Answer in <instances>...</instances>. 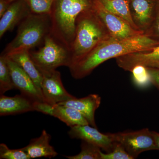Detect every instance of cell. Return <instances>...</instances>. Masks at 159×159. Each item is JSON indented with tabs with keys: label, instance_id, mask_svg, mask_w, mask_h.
I'll list each match as a JSON object with an SVG mask.
<instances>
[{
	"label": "cell",
	"instance_id": "cell-18",
	"mask_svg": "<svg viewBox=\"0 0 159 159\" xmlns=\"http://www.w3.org/2000/svg\"><path fill=\"white\" fill-rule=\"evenodd\" d=\"M53 117L62 121L70 127L89 125L85 117L78 111L62 104H54Z\"/></svg>",
	"mask_w": 159,
	"mask_h": 159
},
{
	"label": "cell",
	"instance_id": "cell-8",
	"mask_svg": "<svg viewBox=\"0 0 159 159\" xmlns=\"http://www.w3.org/2000/svg\"><path fill=\"white\" fill-rule=\"evenodd\" d=\"M41 74V88L45 102L54 105L75 97L66 90L59 71L54 70Z\"/></svg>",
	"mask_w": 159,
	"mask_h": 159
},
{
	"label": "cell",
	"instance_id": "cell-16",
	"mask_svg": "<svg viewBox=\"0 0 159 159\" xmlns=\"http://www.w3.org/2000/svg\"><path fill=\"white\" fill-rule=\"evenodd\" d=\"M51 139V136L43 129L39 137L31 139L29 145L22 148L31 159L54 158L58 153L54 147L50 145Z\"/></svg>",
	"mask_w": 159,
	"mask_h": 159
},
{
	"label": "cell",
	"instance_id": "cell-3",
	"mask_svg": "<svg viewBox=\"0 0 159 159\" xmlns=\"http://www.w3.org/2000/svg\"><path fill=\"white\" fill-rule=\"evenodd\" d=\"M94 1H54L50 14L51 32L70 50L75 38L77 17L83 11L92 8Z\"/></svg>",
	"mask_w": 159,
	"mask_h": 159
},
{
	"label": "cell",
	"instance_id": "cell-12",
	"mask_svg": "<svg viewBox=\"0 0 159 159\" xmlns=\"http://www.w3.org/2000/svg\"><path fill=\"white\" fill-rule=\"evenodd\" d=\"M157 4V0H129L133 20L139 31L144 34L153 22Z\"/></svg>",
	"mask_w": 159,
	"mask_h": 159
},
{
	"label": "cell",
	"instance_id": "cell-11",
	"mask_svg": "<svg viewBox=\"0 0 159 159\" xmlns=\"http://www.w3.org/2000/svg\"><path fill=\"white\" fill-rule=\"evenodd\" d=\"M116 60L118 66L126 71L131 72L137 66L159 68V45L146 51L129 53Z\"/></svg>",
	"mask_w": 159,
	"mask_h": 159
},
{
	"label": "cell",
	"instance_id": "cell-17",
	"mask_svg": "<svg viewBox=\"0 0 159 159\" xmlns=\"http://www.w3.org/2000/svg\"><path fill=\"white\" fill-rule=\"evenodd\" d=\"M6 56L16 63L31 77L41 91V84L42 80V75L31 58L29 51H19Z\"/></svg>",
	"mask_w": 159,
	"mask_h": 159
},
{
	"label": "cell",
	"instance_id": "cell-4",
	"mask_svg": "<svg viewBox=\"0 0 159 159\" xmlns=\"http://www.w3.org/2000/svg\"><path fill=\"white\" fill-rule=\"evenodd\" d=\"M51 27L50 15L30 13L20 23L16 36L1 54L8 56L19 51H30L43 42L51 32Z\"/></svg>",
	"mask_w": 159,
	"mask_h": 159
},
{
	"label": "cell",
	"instance_id": "cell-31",
	"mask_svg": "<svg viewBox=\"0 0 159 159\" xmlns=\"http://www.w3.org/2000/svg\"><path fill=\"white\" fill-rule=\"evenodd\" d=\"M9 1H11V2H13V1H15V0H9Z\"/></svg>",
	"mask_w": 159,
	"mask_h": 159
},
{
	"label": "cell",
	"instance_id": "cell-19",
	"mask_svg": "<svg viewBox=\"0 0 159 159\" xmlns=\"http://www.w3.org/2000/svg\"><path fill=\"white\" fill-rule=\"evenodd\" d=\"M106 9L122 18L134 29L139 31L131 14L129 0H99Z\"/></svg>",
	"mask_w": 159,
	"mask_h": 159
},
{
	"label": "cell",
	"instance_id": "cell-27",
	"mask_svg": "<svg viewBox=\"0 0 159 159\" xmlns=\"http://www.w3.org/2000/svg\"><path fill=\"white\" fill-rule=\"evenodd\" d=\"M33 109L34 111H37L45 115L53 116L54 105H52L46 102H34Z\"/></svg>",
	"mask_w": 159,
	"mask_h": 159
},
{
	"label": "cell",
	"instance_id": "cell-22",
	"mask_svg": "<svg viewBox=\"0 0 159 159\" xmlns=\"http://www.w3.org/2000/svg\"><path fill=\"white\" fill-rule=\"evenodd\" d=\"M54 0H25L31 13L51 14Z\"/></svg>",
	"mask_w": 159,
	"mask_h": 159
},
{
	"label": "cell",
	"instance_id": "cell-20",
	"mask_svg": "<svg viewBox=\"0 0 159 159\" xmlns=\"http://www.w3.org/2000/svg\"><path fill=\"white\" fill-rule=\"evenodd\" d=\"M15 89L11 80L7 57L1 54L0 56V94L3 95L7 91Z\"/></svg>",
	"mask_w": 159,
	"mask_h": 159
},
{
	"label": "cell",
	"instance_id": "cell-14",
	"mask_svg": "<svg viewBox=\"0 0 159 159\" xmlns=\"http://www.w3.org/2000/svg\"><path fill=\"white\" fill-rule=\"evenodd\" d=\"M101 98L98 94H90L81 98L73 99L60 102L59 104L70 107L78 111L85 117L89 125L97 128L95 120L96 111L101 103Z\"/></svg>",
	"mask_w": 159,
	"mask_h": 159
},
{
	"label": "cell",
	"instance_id": "cell-5",
	"mask_svg": "<svg viewBox=\"0 0 159 159\" xmlns=\"http://www.w3.org/2000/svg\"><path fill=\"white\" fill-rule=\"evenodd\" d=\"M38 51H29L30 55L41 73L56 70L71 63L70 50L51 32L46 36Z\"/></svg>",
	"mask_w": 159,
	"mask_h": 159
},
{
	"label": "cell",
	"instance_id": "cell-24",
	"mask_svg": "<svg viewBox=\"0 0 159 159\" xmlns=\"http://www.w3.org/2000/svg\"><path fill=\"white\" fill-rule=\"evenodd\" d=\"M131 72L132 73L134 82L137 85L145 87L151 82L147 68L144 66H136Z\"/></svg>",
	"mask_w": 159,
	"mask_h": 159
},
{
	"label": "cell",
	"instance_id": "cell-13",
	"mask_svg": "<svg viewBox=\"0 0 159 159\" xmlns=\"http://www.w3.org/2000/svg\"><path fill=\"white\" fill-rule=\"evenodd\" d=\"M31 12L25 0H15L0 18V38L7 31H12L15 26Z\"/></svg>",
	"mask_w": 159,
	"mask_h": 159
},
{
	"label": "cell",
	"instance_id": "cell-26",
	"mask_svg": "<svg viewBox=\"0 0 159 159\" xmlns=\"http://www.w3.org/2000/svg\"><path fill=\"white\" fill-rule=\"evenodd\" d=\"M148 37L159 41V0H157L154 19L150 28L144 33Z\"/></svg>",
	"mask_w": 159,
	"mask_h": 159
},
{
	"label": "cell",
	"instance_id": "cell-15",
	"mask_svg": "<svg viewBox=\"0 0 159 159\" xmlns=\"http://www.w3.org/2000/svg\"><path fill=\"white\" fill-rule=\"evenodd\" d=\"M33 101L22 94L0 97V116H10L34 111Z\"/></svg>",
	"mask_w": 159,
	"mask_h": 159
},
{
	"label": "cell",
	"instance_id": "cell-7",
	"mask_svg": "<svg viewBox=\"0 0 159 159\" xmlns=\"http://www.w3.org/2000/svg\"><path fill=\"white\" fill-rule=\"evenodd\" d=\"M93 8L101 19L110 34L111 37L121 39L144 34L134 29L122 18L106 9L99 0H95Z\"/></svg>",
	"mask_w": 159,
	"mask_h": 159
},
{
	"label": "cell",
	"instance_id": "cell-9",
	"mask_svg": "<svg viewBox=\"0 0 159 159\" xmlns=\"http://www.w3.org/2000/svg\"><path fill=\"white\" fill-rule=\"evenodd\" d=\"M6 57L15 89H18L33 102H45L42 91L31 77L16 63Z\"/></svg>",
	"mask_w": 159,
	"mask_h": 159
},
{
	"label": "cell",
	"instance_id": "cell-10",
	"mask_svg": "<svg viewBox=\"0 0 159 159\" xmlns=\"http://www.w3.org/2000/svg\"><path fill=\"white\" fill-rule=\"evenodd\" d=\"M90 125H76L70 127L68 132L72 139H80L109 152L113 149L116 142L109 133L102 134L97 128Z\"/></svg>",
	"mask_w": 159,
	"mask_h": 159
},
{
	"label": "cell",
	"instance_id": "cell-1",
	"mask_svg": "<svg viewBox=\"0 0 159 159\" xmlns=\"http://www.w3.org/2000/svg\"><path fill=\"white\" fill-rule=\"evenodd\" d=\"M158 45V41L144 34L124 39L110 37L100 43L85 57L70 68V71L75 79H82L108 60L129 53L146 51Z\"/></svg>",
	"mask_w": 159,
	"mask_h": 159
},
{
	"label": "cell",
	"instance_id": "cell-2",
	"mask_svg": "<svg viewBox=\"0 0 159 159\" xmlns=\"http://www.w3.org/2000/svg\"><path fill=\"white\" fill-rule=\"evenodd\" d=\"M110 37L108 30L93 7L81 12L76 20L69 68L85 57L100 43Z\"/></svg>",
	"mask_w": 159,
	"mask_h": 159
},
{
	"label": "cell",
	"instance_id": "cell-30",
	"mask_svg": "<svg viewBox=\"0 0 159 159\" xmlns=\"http://www.w3.org/2000/svg\"><path fill=\"white\" fill-rule=\"evenodd\" d=\"M152 131V134H153L157 146L159 149V133L157 132L154 131Z\"/></svg>",
	"mask_w": 159,
	"mask_h": 159
},
{
	"label": "cell",
	"instance_id": "cell-6",
	"mask_svg": "<svg viewBox=\"0 0 159 159\" xmlns=\"http://www.w3.org/2000/svg\"><path fill=\"white\" fill-rule=\"evenodd\" d=\"M115 142L120 143L134 159L150 150H159L152 131L148 128L135 131L109 133Z\"/></svg>",
	"mask_w": 159,
	"mask_h": 159
},
{
	"label": "cell",
	"instance_id": "cell-25",
	"mask_svg": "<svg viewBox=\"0 0 159 159\" xmlns=\"http://www.w3.org/2000/svg\"><path fill=\"white\" fill-rule=\"evenodd\" d=\"M100 159H134L121 144L116 142L113 149L109 152H100Z\"/></svg>",
	"mask_w": 159,
	"mask_h": 159
},
{
	"label": "cell",
	"instance_id": "cell-29",
	"mask_svg": "<svg viewBox=\"0 0 159 159\" xmlns=\"http://www.w3.org/2000/svg\"><path fill=\"white\" fill-rule=\"evenodd\" d=\"M11 2L9 0H0V18L6 12Z\"/></svg>",
	"mask_w": 159,
	"mask_h": 159
},
{
	"label": "cell",
	"instance_id": "cell-21",
	"mask_svg": "<svg viewBox=\"0 0 159 159\" xmlns=\"http://www.w3.org/2000/svg\"><path fill=\"white\" fill-rule=\"evenodd\" d=\"M100 148L85 141H82L81 151L76 155L65 156L69 159H100Z\"/></svg>",
	"mask_w": 159,
	"mask_h": 159
},
{
	"label": "cell",
	"instance_id": "cell-23",
	"mask_svg": "<svg viewBox=\"0 0 159 159\" xmlns=\"http://www.w3.org/2000/svg\"><path fill=\"white\" fill-rule=\"evenodd\" d=\"M0 159H30L22 148L11 149L4 143L0 144Z\"/></svg>",
	"mask_w": 159,
	"mask_h": 159
},
{
	"label": "cell",
	"instance_id": "cell-28",
	"mask_svg": "<svg viewBox=\"0 0 159 159\" xmlns=\"http://www.w3.org/2000/svg\"><path fill=\"white\" fill-rule=\"evenodd\" d=\"M150 82L159 89V68H147Z\"/></svg>",
	"mask_w": 159,
	"mask_h": 159
}]
</instances>
